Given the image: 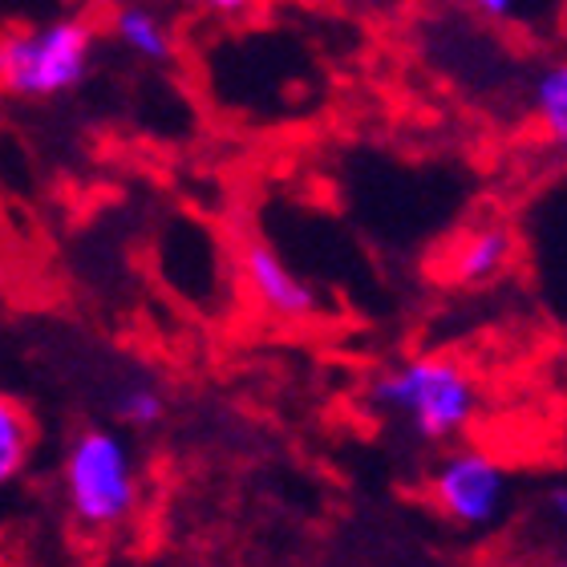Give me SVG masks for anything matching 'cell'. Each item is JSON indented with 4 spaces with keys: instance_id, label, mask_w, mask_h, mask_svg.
<instances>
[{
    "instance_id": "cell-1",
    "label": "cell",
    "mask_w": 567,
    "mask_h": 567,
    "mask_svg": "<svg viewBox=\"0 0 567 567\" xmlns=\"http://www.w3.org/2000/svg\"><path fill=\"white\" fill-rule=\"evenodd\" d=\"M369 402L430 446L462 437L483 414V390L471 369L454 357H410L385 369L369 385Z\"/></svg>"
},
{
    "instance_id": "cell-2",
    "label": "cell",
    "mask_w": 567,
    "mask_h": 567,
    "mask_svg": "<svg viewBox=\"0 0 567 567\" xmlns=\"http://www.w3.org/2000/svg\"><path fill=\"white\" fill-rule=\"evenodd\" d=\"M61 498L82 532L110 535L138 515L142 474L134 446L114 425H85L61 458Z\"/></svg>"
},
{
    "instance_id": "cell-3",
    "label": "cell",
    "mask_w": 567,
    "mask_h": 567,
    "mask_svg": "<svg viewBox=\"0 0 567 567\" xmlns=\"http://www.w3.org/2000/svg\"><path fill=\"white\" fill-rule=\"evenodd\" d=\"M97 33L82 17L24 24L0 33V90L21 102H53L90 78Z\"/></svg>"
},
{
    "instance_id": "cell-4",
    "label": "cell",
    "mask_w": 567,
    "mask_h": 567,
    "mask_svg": "<svg viewBox=\"0 0 567 567\" xmlns=\"http://www.w3.org/2000/svg\"><path fill=\"white\" fill-rule=\"evenodd\" d=\"M511 478L483 446H454L430 474V503L458 532H491L507 511Z\"/></svg>"
},
{
    "instance_id": "cell-5",
    "label": "cell",
    "mask_w": 567,
    "mask_h": 567,
    "mask_svg": "<svg viewBox=\"0 0 567 567\" xmlns=\"http://www.w3.org/2000/svg\"><path fill=\"white\" fill-rule=\"evenodd\" d=\"M239 276L256 296V305L276 320H312L320 312V296L312 284L288 268L280 251L268 239H239Z\"/></svg>"
},
{
    "instance_id": "cell-6",
    "label": "cell",
    "mask_w": 567,
    "mask_h": 567,
    "mask_svg": "<svg viewBox=\"0 0 567 567\" xmlns=\"http://www.w3.org/2000/svg\"><path fill=\"white\" fill-rule=\"evenodd\" d=\"M511 256H515V239L507 227H474L450 248L446 276L462 288H478L507 272Z\"/></svg>"
},
{
    "instance_id": "cell-7",
    "label": "cell",
    "mask_w": 567,
    "mask_h": 567,
    "mask_svg": "<svg viewBox=\"0 0 567 567\" xmlns=\"http://www.w3.org/2000/svg\"><path fill=\"white\" fill-rule=\"evenodd\" d=\"M110 37H114V45L126 49L131 58L146 61V65H166L175 58L171 24L146 4H118L110 12Z\"/></svg>"
},
{
    "instance_id": "cell-8",
    "label": "cell",
    "mask_w": 567,
    "mask_h": 567,
    "mask_svg": "<svg viewBox=\"0 0 567 567\" xmlns=\"http://www.w3.org/2000/svg\"><path fill=\"white\" fill-rule=\"evenodd\" d=\"M37 450V422L17 398L0 393V491L29 471Z\"/></svg>"
},
{
    "instance_id": "cell-9",
    "label": "cell",
    "mask_w": 567,
    "mask_h": 567,
    "mask_svg": "<svg viewBox=\"0 0 567 567\" xmlns=\"http://www.w3.org/2000/svg\"><path fill=\"white\" fill-rule=\"evenodd\" d=\"M532 110H535V122H539L544 138L551 142L556 151H567V58L547 61L544 70L535 73Z\"/></svg>"
},
{
    "instance_id": "cell-10",
    "label": "cell",
    "mask_w": 567,
    "mask_h": 567,
    "mask_svg": "<svg viewBox=\"0 0 567 567\" xmlns=\"http://www.w3.org/2000/svg\"><path fill=\"white\" fill-rule=\"evenodd\" d=\"M114 417H118L126 430H154V425L166 422V393L146 378L126 381V385L114 393Z\"/></svg>"
},
{
    "instance_id": "cell-11",
    "label": "cell",
    "mask_w": 567,
    "mask_h": 567,
    "mask_svg": "<svg viewBox=\"0 0 567 567\" xmlns=\"http://www.w3.org/2000/svg\"><path fill=\"white\" fill-rule=\"evenodd\" d=\"M544 519L559 539H567V486H551L544 495Z\"/></svg>"
},
{
    "instance_id": "cell-12",
    "label": "cell",
    "mask_w": 567,
    "mask_h": 567,
    "mask_svg": "<svg viewBox=\"0 0 567 567\" xmlns=\"http://www.w3.org/2000/svg\"><path fill=\"white\" fill-rule=\"evenodd\" d=\"M474 12H483V17H495V21H507L511 12H519L523 0H466Z\"/></svg>"
},
{
    "instance_id": "cell-13",
    "label": "cell",
    "mask_w": 567,
    "mask_h": 567,
    "mask_svg": "<svg viewBox=\"0 0 567 567\" xmlns=\"http://www.w3.org/2000/svg\"><path fill=\"white\" fill-rule=\"evenodd\" d=\"M256 0H203V9L215 12V17H239V12H248Z\"/></svg>"
},
{
    "instance_id": "cell-14",
    "label": "cell",
    "mask_w": 567,
    "mask_h": 567,
    "mask_svg": "<svg viewBox=\"0 0 567 567\" xmlns=\"http://www.w3.org/2000/svg\"><path fill=\"white\" fill-rule=\"evenodd\" d=\"M564 564H567V556H564Z\"/></svg>"
}]
</instances>
